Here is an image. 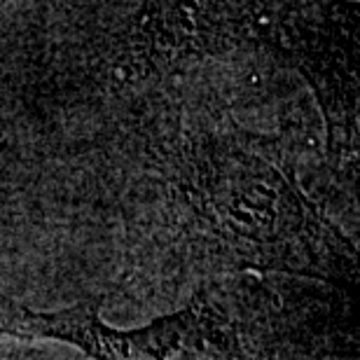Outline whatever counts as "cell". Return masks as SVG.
Wrapping results in <instances>:
<instances>
[{
  "instance_id": "obj_3",
  "label": "cell",
  "mask_w": 360,
  "mask_h": 360,
  "mask_svg": "<svg viewBox=\"0 0 360 360\" xmlns=\"http://www.w3.org/2000/svg\"><path fill=\"white\" fill-rule=\"evenodd\" d=\"M10 360H35L33 356H28V358H10Z\"/></svg>"
},
{
  "instance_id": "obj_2",
  "label": "cell",
  "mask_w": 360,
  "mask_h": 360,
  "mask_svg": "<svg viewBox=\"0 0 360 360\" xmlns=\"http://www.w3.org/2000/svg\"><path fill=\"white\" fill-rule=\"evenodd\" d=\"M0 335L66 342L94 360H262L239 323L208 295L134 330L105 326L87 307L47 314L0 300Z\"/></svg>"
},
{
  "instance_id": "obj_1",
  "label": "cell",
  "mask_w": 360,
  "mask_h": 360,
  "mask_svg": "<svg viewBox=\"0 0 360 360\" xmlns=\"http://www.w3.org/2000/svg\"><path fill=\"white\" fill-rule=\"evenodd\" d=\"M197 211L227 250L267 267H314L326 227L297 190L260 157H211L197 180Z\"/></svg>"
}]
</instances>
